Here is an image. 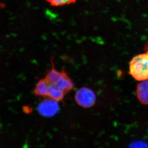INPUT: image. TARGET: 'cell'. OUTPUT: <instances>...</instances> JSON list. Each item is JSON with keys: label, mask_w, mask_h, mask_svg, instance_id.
Instances as JSON below:
<instances>
[{"label": "cell", "mask_w": 148, "mask_h": 148, "mask_svg": "<svg viewBox=\"0 0 148 148\" xmlns=\"http://www.w3.org/2000/svg\"><path fill=\"white\" fill-rule=\"evenodd\" d=\"M130 74L137 81L148 80V51L132 59L130 62Z\"/></svg>", "instance_id": "6da1fadb"}, {"label": "cell", "mask_w": 148, "mask_h": 148, "mask_svg": "<svg viewBox=\"0 0 148 148\" xmlns=\"http://www.w3.org/2000/svg\"><path fill=\"white\" fill-rule=\"evenodd\" d=\"M66 93L64 91L58 87L52 84H49L48 90V97L49 98L61 101L63 100Z\"/></svg>", "instance_id": "8992f818"}, {"label": "cell", "mask_w": 148, "mask_h": 148, "mask_svg": "<svg viewBox=\"0 0 148 148\" xmlns=\"http://www.w3.org/2000/svg\"><path fill=\"white\" fill-rule=\"evenodd\" d=\"M59 109L58 101L50 98L43 100L38 104V110L41 115L44 116H54Z\"/></svg>", "instance_id": "277c9868"}, {"label": "cell", "mask_w": 148, "mask_h": 148, "mask_svg": "<svg viewBox=\"0 0 148 148\" xmlns=\"http://www.w3.org/2000/svg\"><path fill=\"white\" fill-rule=\"evenodd\" d=\"M46 79L49 84L57 86L66 93L74 87L73 83L64 70L59 72L54 69H52L47 74Z\"/></svg>", "instance_id": "7a4b0ae2"}, {"label": "cell", "mask_w": 148, "mask_h": 148, "mask_svg": "<svg viewBox=\"0 0 148 148\" xmlns=\"http://www.w3.org/2000/svg\"><path fill=\"white\" fill-rule=\"evenodd\" d=\"M137 96L141 103L148 105V80L141 81L138 84Z\"/></svg>", "instance_id": "5b68a950"}, {"label": "cell", "mask_w": 148, "mask_h": 148, "mask_svg": "<svg viewBox=\"0 0 148 148\" xmlns=\"http://www.w3.org/2000/svg\"><path fill=\"white\" fill-rule=\"evenodd\" d=\"M75 99L79 106L85 108L93 106L96 100L95 93L91 89L86 87H83L77 91Z\"/></svg>", "instance_id": "3957f363"}, {"label": "cell", "mask_w": 148, "mask_h": 148, "mask_svg": "<svg viewBox=\"0 0 148 148\" xmlns=\"http://www.w3.org/2000/svg\"><path fill=\"white\" fill-rule=\"evenodd\" d=\"M49 84L47 80H40L38 81L35 88V93L41 97H48Z\"/></svg>", "instance_id": "52a82bcc"}, {"label": "cell", "mask_w": 148, "mask_h": 148, "mask_svg": "<svg viewBox=\"0 0 148 148\" xmlns=\"http://www.w3.org/2000/svg\"><path fill=\"white\" fill-rule=\"evenodd\" d=\"M51 5L53 6H61L72 4L75 3L77 0H45Z\"/></svg>", "instance_id": "ba28073f"}, {"label": "cell", "mask_w": 148, "mask_h": 148, "mask_svg": "<svg viewBox=\"0 0 148 148\" xmlns=\"http://www.w3.org/2000/svg\"><path fill=\"white\" fill-rule=\"evenodd\" d=\"M129 148H147L144 143H135L131 144Z\"/></svg>", "instance_id": "9c48e42d"}, {"label": "cell", "mask_w": 148, "mask_h": 148, "mask_svg": "<svg viewBox=\"0 0 148 148\" xmlns=\"http://www.w3.org/2000/svg\"></svg>", "instance_id": "30bf717a"}]
</instances>
